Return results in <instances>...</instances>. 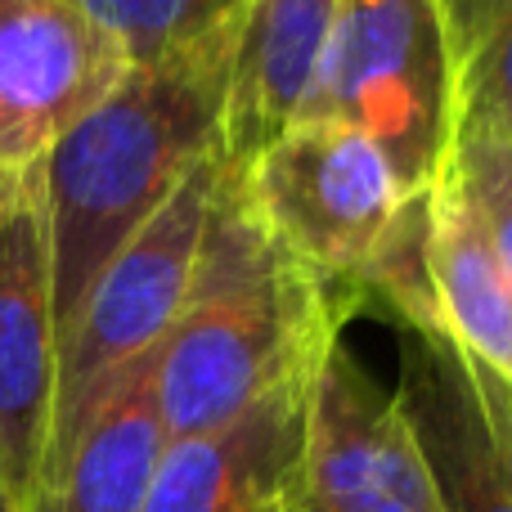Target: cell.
Listing matches in <instances>:
<instances>
[{"label":"cell","mask_w":512,"mask_h":512,"mask_svg":"<svg viewBox=\"0 0 512 512\" xmlns=\"http://www.w3.org/2000/svg\"><path fill=\"white\" fill-rule=\"evenodd\" d=\"M234 23L185 54L131 68L36 162L59 337L99 270L162 212L207 153L221 149Z\"/></svg>","instance_id":"6da1fadb"},{"label":"cell","mask_w":512,"mask_h":512,"mask_svg":"<svg viewBox=\"0 0 512 512\" xmlns=\"http://www.w3.org/2000/svg\"><path fill=\"white\" fill-rule=\"evenodd\" d=\"M346 315L283 252L239 176L221 171L176 328L158 351V409L171 441L239 423L306 378Z\"/></svg>","instance_id":"7a4b0ae2"},{"label":"cell","mask_w":512,"mask_h":512,"mask_svg":"<svg viewBox=\"0 0 512 512\" xmlns=\"http://www.w3.org/2000/svg\"><path fill=\"white\" fill-rule=\"evenodd\" d=\"M221 171V149L207 153L185 176V185L162 203V212L99 270V279L81 297L72 324L63 328L50 441H45L36 490L63 468L72 445L95 423V414L122 387L126 373L140 369L149 355H158L167 333L176 328Z\"/></svg>","instance_id":"3957f363"},{"label":"cell","mask_w":512,"mask_h":512,"mask_svg":"<svg viewBox=\"0 0 512 512\" xmlns=\"http://www.w3.org/2000/svg\"><path fill=\"white\" fill-rule=\"evenodd\" d=\"M301 122L369 135L400 189L423 198L454 158L450 50L436 0H342Z\"/></svg>","instance_id":"277c9868"},{"label":"cell","mask_w":512,"mask_h":512,"mask_svg":"<svg viewBox=\"0 0 512 512\" xmlns=\"http://www.w3.org/2000/svg\"><path fill=\"white\" fill-rule=\"evenodd\" d=\"M234 176L283 252L351 319L364 270L409 203L378 144L342 122H297Z\"/></svg>","instance_id":"5b68a950"},{"label":"cell","mask_w":512,"mask_h":512,"mask_svg":"<svg viewBox=\"0 0 512 512\" xmlns=\"http://www.w3.org/2000/svg\"><path fill=\"white\" fill-rule=\"evenodd\" d=\"M297 512H445L396 391L337 337L306 387Z\"/></svg>","instance_id":"8992f818"},{"label":"cell","mask_w":512,"mask_h":512,"mask_svg":"<svg viewBox=\"0 0 512 512\" xmlns=\"http://www.w3.org/2000/svg\"><path fill=\"white\" fill-rule=\"evenodd\" d=\"M391 328L400 342L396 400L445 512H512V382L445 328Z\"/></svg>","instance_id":"52a82bcc"},{"label":"cell","mask_w":512,"mask_h":512,"mask_svg":"<svg viewBox=\"0 0 512 512\" xmlns=\"http://www.w3.org/2000/svg\"><path fill=\"white\" fill-rule=\"evenodd\" d=\"M131 59L72 0H0V162L32 171Z\"/></svg>","instance_id":"ba28073f"},{"label":"cell","mask_w":512,"mask_h":512,"mask_svg":"<svg viewBox=\"0 0 512 512\" xmlns=\"http://www.w3.org/2000/svg\"><path fill=\"white\" fill-rule=\"evenodd\" d=\"M59 382L50 230L41 176L32 171L18 203L0 216V486L27 512L50 441Z\"/></svg>","instance_id":"9c48e42d"},{"label":"cell","mask_w":512,"mask_h":512,"mask_svg":"<svg viewBox=\"0 0 512 512\" xmlns=\"http://www.w3.org/2000/svg\"><path fill=\"white\" fill-rule=\"evenodd\" d=\"M310 373L221 432L171 441L140 512H297Z\"/></svg>","instance_id":"30bf717a"},{"label":"cell","mask_w":512,"mask_h":512,"mask_svg":"<svg viewBox=\"0 0 512 512\" xmlns=\"http://www.w3.org/2000/svg\"><path fill=\"white\" fill-rule=\"evenodd\" d=\"M342 0H243L221 108V158L243 171L301 122Z\"/></svg>","instance_id":"8fae6325"},{"label":"cell","mask_w":512,"mask_h":512,"mask_svg":"<svg viewBox=\"0 0 512 512\" xmlns=\"http://www.w3.org/2000/svg\"><path fill=\"white\" fill-rule=\"evenodd\" d=\"M427 270L445 333L512 382V274L454 158L427 189Z\"/></svg>","instance_id":"7c38bea8"},{"label":"cell","mask_w":512,"mask_h":512,"mask_svg":"<svg viewBox=\"0 0 512 512\" xmlns=\"http://www.w3.org/2000/svg\"><path fill=\"white\" fill-rule=\"evenodd\" d=\"M171 436L158 409V355L131 369L27 512H140Z\"/></svg>","instance_id":"4fadbf2b"},{"label":"cell","mask_w":512,"mask_h":512,"mask_svg":"<svg viewBox=\"0 0 512 512\" xmlns=\"http://www.w3.org/2000/svg\"><path fill=\"white\" fill-rule=\"evenodd\" d=\"M450 50L454 149H512V0H436Z\"/></svg>","instance_id":"5bb4252c"},{"label":"cell","mask_w":512,"mask_h":512,"mask_svg":"<svg viewBox=\"0 0 512 512\" xmlns=\"http://www.w3.org/2000/svg\"><path fill=\"white\" fill-rule=\"evenodd\" d=\"M72 5L122 45L131 68H149L225 32L239 18L243 0H72Z\"/></svg>","instance_id":"9a60e30c"},{"label":"cell","mask_w":512,"mask_h":512,"mask_svg":"<svg viewBox=\"0 0 512 512\" xmlns=\"http://www.w3.org/2000/svg\"><path fill=\"white\" fill-rule=\"evenodd\" d=\"M454 162L512 274V149L508 144H459Z\"/></svg>","instance_id":"2e32d148"},{"label":"cell","mask_w":512,"mask_h":512,"mask_svg":"<svg viewBox=\"0 0 512 512\" xmlns=\"http://www.w3.org/2000/svg\"><path fill=\"white\" fill-rule=\"evenodd\" d=\"M32 171H36V167H32ZM32 171H18V167H9V162H0V216H5L9 207L18 203V194L27 189Z\"/></svg>","instance_id":"e0dca14e"},{"label":"cell","mask_w":512,"mask_h":512,"mask_svg":"<svg viewBox=\"0 0 512 512\" xmlns=\"http://www.w3.org/2000/svg\"><path fill=\"white\" fill-rule=\"evenodd\" d=\"M0 512H18V504L9 499V490H5V486H0Z\"/></svg>","instance_id":"ac0fdd59"}]
</instances>
